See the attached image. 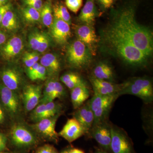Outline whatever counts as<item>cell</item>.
<instances>
[{"instance_id":"1","label":"cell","mask_w":153,"mask_h":153,"mask_svg":"<svg viewBox=\"0 0 153 153\" xmlns=\"http://www.w3.org/2000/svg\"><path fill=\"white\" fill-rule=\"evenodd\" d=\"M109 25L105 30L125 39L148 56L152 54L153 33L138 24L134 7L129 5L114 10Z\"/></svg>"},{"instance_id":"2","label":"cell","mask_w":153,"mask_h":153,"mask_svg":"<svg viewBox=\"0 0 153 153\" xmlns=\"http://www.w3.org/2000/svg\"><path fill=\"white\" fill-rule=\"evenodd\" d=\"M102 41L109 52L125 63L134 66L146 64L148 56L125 39L104 30Z\"/></svg>"},{"instance_id":"3","label":"cell","mask_w":153,"mask_h":153,"mask_svg":"<svg viewBox=\"0 0 153 153\" xmlns=\"http://www.w3.org/2000/svg\"><path fill=\"white\" fill-rule=\"evenodd\" d=\"M119 96L130 94L135 96L146 103L153 100V88L152 81L145 77L134 78L120 85Z\"/></svg>"},{"instance_id":"4","label":"cell","mask_w":153,"mask_h":153,"mask_svg":"<svg viewBox=\"0 0 153 153\" xmlns=\"http://www.w3.org/2000/svg\"><path fill=\"white\" fill-rule=\"evenodd\" d=\"M92 55L89 49L78 40L68 46L66 53L69 64L78 68L87 67L91 62Z\"/></svg>"},{"instance_id":"5","label":"cell","mask_w":153,"mask_h":153,"mask_svg":"<svg viewBox=\"0 0 153 153\" xmlns=\"http://www.w3.org/2000/svg\"><path fill=\"white\" fill-rule=\"evenodd\" d=\"M12 141L19 148H27L35 144L36 139L34 135L25 127L14 126L11 132Z\"/></svg>"},{"instance_id":"6","label":"cell","mask_w":153,"mask_h":153,"mask_svg":"<svg viewBox=\"0 0 153 153\" xmlns=\"http://www.w3.org/2000/svg\"><path fill=\"white\" fill-rule=\"evenodd\" d=\"M59 116L60 114H58L53 117L43 119L37 122L34 127L45 137L57 142L59 135L55 130V125Z\"/></svg>"},{"instance_id":"7","label":"cell","mask_w":153,"mask_h":153,"mask_svg":"<svg viewBox=\"0 0 153 153\" xmlns=\"http://www.w3.org/2000/svg\"><path fill=\"white\" fill-rule=\"evenodd\" d=\"M50 28L52 38L58 44H65L71 37L70 25L62 20L54 18Z\"/></svg>"},{"instance_id":"8","label":"cell","mask_w":153,"mask_h":153,"mask_svg":"<svg viewBox=\"0 0 153 153\" xmlns=\"http://www.w3.org/2000/svg\"><path fill=\"white\" fill-rule=\"evenodd\" d=\"M76 34L78 40L85 44L92 55L94 54L97 37L93 26L85 24L78 26L76 30Z\"/></svg>"},{"instance_id":"9","label":"cell","mask_w":153,"mask_h":153,"mask_svg":"<svg viewBox=\"0 0 153 153\" xmlns=\"http://www.w3.org/2000/svg\"><path fill=\"white\" fill-rule=\"evenodd\" d=\"M85 133L79 123L74 117L69 119L58 135L71 143L79 138Z\"/></svg>"},{"instance_id":"10","label":"cell","mask_w":153,"mask_h":153,"mask_svg":"<svg viewBox=\"0 0 153 153\" xmlns=\"http://www.w3.org/2000/svg\"><path fill=\"white\" fill-rule=\"evenodd\" d=\"M110 149L113 153H131V148L127 137L120 131L111 127Z\"/></svg>"},{"instance_id":"11","label":"cell","mask_w":153,"mask_h":153,"mask_svg":"<svg viewBox=\"0 0 153 153\" xmlns=\"http://www.w3.org/2000/svg\"><path fill=\"white\" fill-rule=\"evenodd\" d=\"M91 136L102 147L106 149H110L111 134L110 127L104 122L94 124Z\"/></svg>"},{"instance_id":"12","label":"cell","mask_w":153,"mask_h":153,"mask_svg":"<svg viewBox=\"0 0 153 153\" xmlns=\"http://www.w3.org/2000/svg\"><path fill=\"white\" fill-rule=\"evenodd\" d=\"M41 88L39 85H28L26 86L22 94L25 109L27 111L34 109L40 102Z\"/></svg>"},{"instance_id":"13","label":"cell","mask_w":153,"mask_h":153,"mask_svg":"<svg viewBox=\"0 0 153 153\" xmlns=\"http://www.w3.org/2000/svg\"><path fill=\"white\" fill-rule=\"evenodd\" d=\"M23 48L24 43L22 38L14 36L4 44L1 49V54L6 60H11L19 55Z\"/></svg>"},{"instance_id":"14","label":"cell","mask_w":153,"mask_h":153,"mask_svg":"<svg viewBox=\"0 0 153 153\" xmlns=\"http://www.w3.org/2000/svg\"><path fill=\"white\" fill-rule=\"evenodd\" d=\"M90 81L92 85L94 94L102 95L118 94L120 90V85H115L106 80L91 77ZM119 96V95H118Z\"/></svg>"},{"instance_id":"15","label":"cell","mask_w":153,"mask_h":153,"mask_svg":"<svg viewBox=\"0 0 153 153\" xmlns=\"http://www.w3.org/2000/svg\"><path fill=\"white\" fill-rule=\"evenodd\" d=\"M74 118L79 123L85 133L92 128L94 122V115L91 109L88 102L77 108Z\"/></svg>"},{"instance_id":"16","label":"cell","mask_w":153,"mask_h":153,"mask_svg":"<svg viewBox=\"0 0 153 153\" xmlns=\"http://www.w3.org/2000/svg\"><path fill=\"white\" fill-rule=\"evenodd\" d=\"M1 99L4 105L12 114H16L19 110V99L13 91L4 85L0 88Z\"/></svg>"},{"instance_id":"17","label":"cell","mask_w":153,"mask_h":153,"mask_svg":"<svg viewBox=\"0 0 153 153\" xmlns=\"http://www.w3.org/2000/svg\"><path fill=\"white\" fill-rule=\"evenodd\" d=\"M1 79L5 86L13 91L19 89L22 82L21 74L15 68L4 69L2 72Z\"/></svg>"},{"instance_id":"18","label":"cell","mask_w":153,"mask_h":153,"mask_svg":"<svg viewBox=\"0 0 153 153\" xmlns=\"http://www.w3.org/2000/svg\"><path fill=\"white\" fill-rule=\"evenodd\" d=\"M118 96L117 94L102 95L94 94L93 97L88 101V103L91 109L94 112L98 110L110 107H111Z\"/></svg>"},{"instance_id":"19","label":"cell","mask_w":153,"mask_h":153,"mask_svg":"<svg viewBox=\"0 0 153 153\" xmlns=\"http://www.w3.org/2000/svg\"><path fill=\"white\" fill-rule=\"evenodd\" d=\"M98 14L94 0H86L79 14V19L86 25L93 26Z\"/></svg>"},{"instance_id":"20","label":"cell","mask_w":153,"mask_h":153,"mask_svg":"<svg viewBox=\"0 0 153 153\" xmlns=\"http://www.w3.org/2000/svg\"><path fill=\"white\" fill-rule=\"evenodd\" d=\"M89 95V90L85 83L71 89V100L74 109H77L82 106L88 98Z\"/></svg>"},{"instance_id":"21","label":"cell","mask_w":153,"mask_h":153,"mask_svg":"<svg viewBox=\"0 0 153 153\" xmlns=\"http://www.w3.org/2000/svg\"><path fill=\"white\" fill-rule=\"evenodd\" d=\"M40 64L44 66L51 74H55L60 70V61L56 55L52 53H47L41 57Z\"/></svg>"},{"instance_id":"22","label":"cell","mask_w":153,"mask_h":153,"mask_svg":"<svg viewBox=\"0 0 153 153\" xmlns=\"http://www.w3.org/2000/svg\"><path fill=\"white\" fill-rule=\"evenodd\" d=\"M94 76L102 80H110L113 78V72L112 68L108 64L100 63L95 66L93 71Z\"/></svg>"},{"instance_id":"23","label":"cell","mask_w":153,"mask_h":153,"mask_svg":"<svg viewBox=\"0 0 153 153\" xmlns=\"http://www.w3.org/2000/svg\"><path fill=\"white\" fill-rule=\"evenodd\" d=\"M1 25L4 29L9 31H13L16 30L19 27L16 15L11 9L5 14Z\"/></svg>"},{"instance_id":"24","label":"cell","mask_w":153,"mask_h":153,"mask_svg":"<svg viewBox=\"0 0 153 153\" xmlns=\"http://www.w3.org/2000/svg\"><path fill=\"white\" fill-rule=\"evenodd\" d=\"M60 80L71 90L85 83L79 74L73 72H69L64 74L60 77Z\"/></svg>"},{"instance_id":"25","label":"cell","mask_w":153,"mask_h":153,"mask_svg":"<svg viewBox=\"0 0 153 153\" xmlns=\"http://www.w3.org/2000/svg\"><path fill=\"white\" fill-rule=\"evenodd\" d=\"M41 20L44 26L50 28L53 22L52 10L51 2L47 1L43 4L40 12Z\"/></svg>"},{"instance_id":"26","label":"cell","mask_w":153,"mask_h":153,"mask_svg":"<svg viewBox=\"0 0 153 153\" xmlns=\"http://www.w3.org/2000/svg\"><path fill=\"white\" fill-rule=\"evenodd\" d=\"M54 18L60 19L68 23H71V17L66 7L60 4H55L53 7Z\"/></svg>"},{"instance_id":"27","label":"cell","mask_w":153,"mask_h":153,"mask_svg":"<svg viewBox=\"0 0 153 153\" xmlns=\"http://www.w3.org/2000/svg\"><path fill=\"white\" fill-rule=\"evenodd\" d=\"M22 14L25 21L28 23H36L41 20L40 12L28 6L22 9Z\"/></svg>"},{"instance_id":"28","label":"cell","mask_w":153,"mask_h":153,"mask_svg":"<svg viewBox=\"0 0 153 153\" xmlns=\"http://www.w3.org/2000/svg\"><path fill=\"white\" fill-rule=\"evenodd\" d=\"M55 88V81H50L46 85L44 95L42 99L40 100L41 103H46L52 101V95Z\"/></svg>"},{"instance_id":"29","label":"cell","mask_w":153,"mask_h":153,"mask_svg":"<svg viewBox=\"0 0 153 153\" xmlns=\"http://www.w3.org/2000/svg\"><path fill=\"white\" fill-rule=\"evenodd\" d=\"M45 104L46 111L44 119L53 117L58 114H60V106L53 101L49 102Z\"/></svg>"},{"instance_id":"30","label":"cell","mask_w":153,"mask_h":153,"mask_svg":"<svg viewBox=\"0 0 153 153\" xmlns=\"http://www.w3.org/2000/svg\"><path fill=\"white\" fill-rule=\"evenodd\" d=\"M39 59V55L36 52H26L23 57V62L27 68L38 63Z\"/></svg>"},{"instance_id":"31","label":"cell","mask_w":153,"mask_h":153,"mask_svg":"<svg viewBox=\"0 0 153 153\" xmlns=\"http://www.w3.org/2000/svg\"><path fill=\"white\" fill-rule=\"evenodd\" d=\"M31 114L32 120L38 122L44 118L46 111V104L41 103L33 109Z\"/></svg>"},{"instance_id":"32","label":"cell","mask_w":153,"mask_h":153,"mask_svg":"<svg viewBox=\"0 0 153 153\" xmlns=\"http://www.w3.org/2000/svg\"><path fill=\"white\" fill-rule=\"evenodd\" d=\"M41 33L39 32H33L29 37V43L30 48L34 51H37L39 42L41 39Z\"/></svg>"},{"instance_id":"33","label":"cell","mask_w":153,"mask_h":153,"mask_svg":"<svg viewBox=\"0 0 153 153\" xmlns=\"http://www.w3.org/2000/svg\"><path fill=\"white\" fill-rule=\"evenodd\" d=\"M66 6L70 11L76 13L82 5V0H65Z\"/></svg>"},{"instance_id":"34","label":"cell","mask_w":153,"mask_h":153,"mask_svg":"<svg viewBox=\"0 0 153 153\" xmlns=\"http://www.w3.org/2000/svg\"><path fill=\"white\" fill-rule=\"evenodd\" d=\"M50 45V39L45 33H41V39L38 49V52L43 53L48 49Z\"/></svg>"},{"instance_id":"35","label":"cell","mask_w":153,"mask_h":153,"mask_svg":"<svg viewBox=\"0 0 153 153\" xmlns=\"http://www.w3.org/2000/svg\"><path fill=\"white\" fill-rule=\"evenodd\" d=\"M65 94L64 87L60 82L55 81V88L52 95V100L57 98H61L63 97Z\"/></svg>"},{"instance_id":"36","label":"cell","mask_w":153,"mask_h":153,"mask_svg":"<svg viewBox=\"0 0 153 153\" xmlns=\"http://www.w3.org/2000/svg\"><path fill=\"white\" fill-rule=\"evenodd\" d=\"M47 70L46 68L40 64L36 73L32 76L30 79L32 80H44L46 79Z\"/></svg>"},{"instance_id":"37","label":"cell","mask_w":153,"mask_h":153,"mask_svg":"<svg viewBox=\"0 0 153 153\" xmlns=\"http://www.w3.org/2000/svg\"><path fill=\"white\" fill-rule=\"evenodd\" d=\"M36 153H57V151L53 146L50 145H45L39 148Z\"/></svg>"},{"instance_id":"38","label":"cell","mask_w":153,"mask_h":153,"mask_svg":"<svg viewBox=\"0 0 153 153\" xmlns=\"http://www.w3.org/2000/svg\"><path fill=\"white\" fill-rule=\"evenodd\" d=\"M26 5L36 9L37 11L41 12L43 7V4L42 0H36L33 1L28 2L25 3Z\"/></svg>"},{"instance_id":"39","label":"cell","mask_w":153,"mask_h":153,"mask_svg":"<svg viewBox=\"0 0 153 153\" xmlns=\"http://www.w3.org/2000/svg\"><path fill=\"white\" fill-rule=\"evenodd\" d=\"M11 7H12V4L10 2L0 7V25H1L2 20L5 14L7 11L10 10Z\"/></svg>"},{"instance_id":"40","label":"cell","mask_w":153,"mask_h":153,"mask_svg":"<svg viewBox=\"0 0 153 153\" xmlns=\"http://www.w3.org/2000/svg\"><path fill=\"white\" fill-rule=\"evenodd\" d=\"M7 139L3 134L0 133V152L5 150L7 148Z\"/></svg>"},{"instance_id":"41","label":"cell","mask_w":153,"mask_h":153,"mask_svg":"<svg viewBox=\"0 0 153 153\" xmlns=\"http://www.w3.org/2000/svg\"><path fill=\"white\" fill-rule=\"evenodd\" d=\"M114 0H98L99 3L105 9L109 8L113 4Z\"/></svg>"},{"instance_id":"42","label":"cell","mask_w":153,"mask_h":153,"mask_svg":"<svg viewBox=\"0 0 153 153\" xmlns=\"http://www.w3.org/2000/svg\"><path fill=\"white\" fill-rule=\"evenodd\" d=\"M7 36L2 31H0V45H3L7 42Z\"/></svg>"},{"instance_id":"43","label":"cell","mask_w":153,"mask_h":153,"mask_svg":"<svg viewBox=\"0 0 153 153\" xmlns=\"http://www.w3.org/2000/svg\"><path fill=\"white\" fill-rule=\"evenodd\" d=\"M68 153H85L83 151L77 149H73L68 151Z\"/></svg>"},{"instance_id":"44","label":"cell","mask_w":153,"mask_h":153,"mask_svg":"<svg viewBox=\"0 0 153 153\" xmlns=\"http://www.w3.org/2000/svg\"><path fill=\"white\" fill-rule=\"evenodd\" d=\"M5 115L4 111L1 107L0 106V123L2 122L4 120Z\"/></svg>"},{"instance_id":"45","label":"cell","mask_w":153,"mask_h":153,"mask_svg":"<svg viewBox=\"0 0 153 153\" xmlns=\"http://www.w3.org/2000/svg\"><path fill=\"white\" fill-rule=\"evenodd\" d=\"M9 0H0V7L7 4L9 2Z\"/></svg>"},{"instance_id":"46","label":"cell","mask_w":153,"mask_h":153,"mask_svg":"<svg viewBox=\"0 0 153 153\" xmlns=\"http://www.w3.org/2000/svg\"><path fill=\"white\" fill-rule=\"evenodd\" d=\"M95 153H108L104 151H97Z\"/></svg>"},{"instance_id":"47","label":"cell","mask_w":153,"mask_h":153,"mask_svg":"<svg viewBox=\"0 0 153 153\" xmlns=\"http://www.w3.org/2000/svg\"><path fill=\"white\" fill-rule=\"evenodd\" d=\"M36 1V0H24V3L28 2L33 1Z\"/></svg>"},{"instance_id":"48","label":"cell","mask_w":153,"mask_h":153,"mask_svg":"<svg viewBox=\"0 0 153 153\" xmlns=\"http://www.w3.org/2000/svg\"><path fill=\"white\" fill-rule=\"evenodd\" d=\"M60 153H68V151L64 150L62 151Z\"/></svg>"},{"instance_id":"49","label":"cell","mask_w":153,"mask_h":153,"mask_svg":"<svg viewBox=\"0 0 153 153\" xmlns=\"http://www.w3.org/2000/svg\"><path fill=\"white\" fill-rule=\"evenodd\" d=\"M0 153H2L1 152H0Z\"/></svg>"}]
</instances>
